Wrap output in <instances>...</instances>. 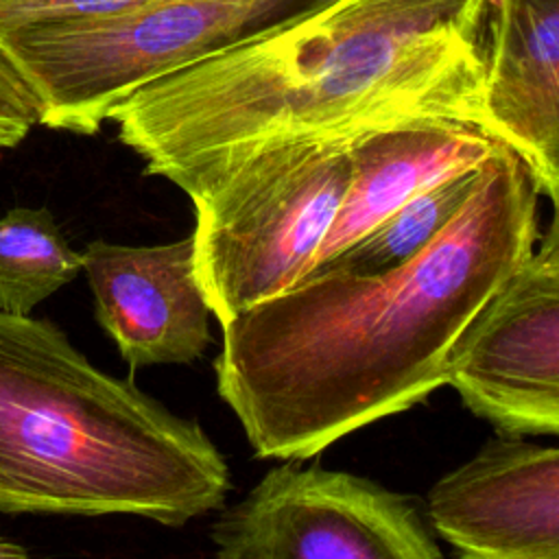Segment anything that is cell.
Segmentation results:
<instances>
[{
	"label": "cell",
	"mask_w": 559,
	"mask_h": 559,
	"mask_svg": "<svg viewBox=\"0 0 559 559\" xmlns=\"http://www.w3.org/2000/svg\"><path fill=\"white\" fill-rule=\"evenodd\" d=\"M487 4L332 0L138 87L107 120L146 175L190 199L238 155L282 138L356 133L415 116L485 127Z\"/></svg>",
	"instance_id": "7a4b0ae2"
},
{
	"label": "cell",
	"mask_w": 559,
	"mask_h": 559,
	"mask_svg": "<svg viewBox=\"0 0 559 559\" xmlns=\"http://www.w3.org/2000/svg\"><path fill=\"white\" fill-rule=\"evenodd\" d=\"M483 164L421 190L356 242L310 266L304 277L319 273L371 275L400 266L408 258L417 255L465 205L480 179Z\"/></svg>",
	"instance_id": "7c38bea8"
},
{
	"label": "cell",
	"mask_w": 559,
	"mask_h": 559,
	"mask_svg": "<svg viewBox=\"0 0 559 559\" xmlns=\"http://www.w3.org/2000/svg\"><path fill=\"white\" fill-rule=\"evenodd\" d=\"M35 124H39L35 98L0 50V148L17 146Z\"/></svg>",
	"instance_id": "9a60e30c"
},
{
	"label": "cell",
	"mask_w": 559,
	"mask_h": 559,
	"mask_svg": "<svg viewBox=\"0 0 559 559\" xmlns=\"http://www.w3.org/2000/svg\"><path fill=\"white\" fill-rule=\"evenodd\" d=\"M428 518L461 557L559 559V448L487 441L437 480Z\"/></svg>",
	"instance_id": "ba28073f"
},
{
	"label": "cell",
	"mask_w": 559,
	"mask_h": 559,
	"mask_svg": "<svg viewBox=\"0 0 559 559\" xmlns=\"http://www.w3.org/2000/svg\"><path fill=\"white\" fill-rule=\"evenodd\" d=\"M83 255L70 247L46 207H13L0 216V310L31 314L76 280Z\"/></svg>",
	"instance_id": "4fadbf2b"
},
{
	"label": "cell",
	"mask_w": 559,
	"mask_h": 559,
	"mask_svg": "<svg viewBox=\"0 0 559 559\" xmlns=\"http://www.w3.org/2000/svg\"><path fill=\"white\" fill-rule=\"evenodd\" d=\"M81 255L96 321L131 369L186 365L207 349L212 308L192 234L164 245L92 240Z\"/></svg>",
	"instance_id": "9c48e42d"
},
{
	"label": "cell",
	"mask_w": 559,
	"mask_h": 559,
	"mask_svg": "<svg viewBox=\"0 0 559 559\" xmlns=\"http://www.w3.org/2000/svg\"><path fill=\"white\" fill-rule=\"evenodd\" d=\"M24 557H28V550L22 544L0 537V559H24Z\"/></svg>",
	"instance_id": "e0dca14e"
},
{
	"label": "cell",
	"mask_w": 559,
	"mask_h": 559,
	"mask_svg": "<svg viewBox=\"0 0 559 559\" xmlns=\"http://www.w3.org/2000/svg\"><path fill=\"white\" fill-rule=\"evenodd\" d=\"M352 135L258 144L192 197L197 275L221 325L314 264L347 192Z\"/></svg>",
	"instance_id": "5b68a950"
},
{
	"label": "cell",
	"mask_w": 559,
	"mask_h": 559,
	"mask_svg": "<svg viewBox=\"0 0 559 559\" xmlns=\"http://www.w3.org/2000/svg\"><path fill=\"white\" fill-rule=\"evenodd\" d=\"M502 144L483 124L450 116H415L356 131L347 192L314 264L356 242L421 190L478 168Z\"/></svg>",
	"instance_id": "8fae6325"
},
{
	"label": "cell",
	"mask_w": 559,
	"mask_h": 559,
	"mask_svg": "<svg viewBox=\"0 0 559 559\" xmlns=\"http://www.w3.org/2000/svg\"><path fill=\"white\" fill-rule=\"evenodd\" d=\"M221 559H435L415 502L369 478L284 463L210 528Z\"/></svg>",
	"instance_id": "8992f818"
},
{
	"label": "cell",
	"mask_w": 559,
	"mask_h": 559,
	"mask_svg": "<svg viewBox=\"0 0 559 559\" xmlns=\"http://www.w3.org/2000/svg\"><path fill=\"white\" fill-rule=\"evenodd\" d=\"M480 114L559 203V0H489Z\"/></svg>",
	"instance_id": "30bf717a"
},
{
	"label": "cell",
	"mask_w": 559,
	"mask_h": 559,
	"mask_svg": "<svg viewBox=\"0 0 559 559\" xmlns=\"http://www.w3.org/2000/svg\"><path fill=\"white\" fill-rule=\"evenodd\" d=\"M448 386L504 435H559V258L533 251L459 345Z\"/></svg>",
	"instance_id": "52a82bcc"
},
{
	"label": "cell",
	"mask_w": 559,
	"mask_h": 559,
	"mask_svg": "<svg viewBox=\"0 0 559 559\" xmlns=\"http://www.w3.org/2000/svg\"><path fill=\"white\" fill-rule=\"evenodd\" d=\"M332 0H157L107 17L0 33L39 124L94 135L138 87Z\"/></svg>",
	"instance_id": "277c9868"
},
{
	"label": "cell",
	"mask_w": 559,
	"mask_h": 559,
	"mask_svg": "<svg viewBox=\"0 0 559 559\" xmlns=\"http://www.w3.org/2000/svg\"><path fill=\"white\" fill-rule=\"evenodd\" d=\"M537 194L502 144L417 255L304 277L225 321L216 389L255 454L304 461L448 384L459 345L533 253Z\"/></svg>",
	"instance_id": "6da1fadb"
},
{
	"label": "cell",
	"mask_w": 559,
	"mask_h": 559,
	"mask_svg": "<svg viewBox=\"0 0 559 559\" xmlns=\"http://www.w3.org/2000/svg\"><path fill=\"white\" fill-rule=\"evenodd\" d=\"M157 0H0V33L122 13Z\"/></svg>",
	"instance_id": "5bb4252c"
},
{
	"label": "cell",
	"mask_w": 559,
	"mask_h": 559,
	"mask_svg": "<svg viewBox=\"0 0 559 559\" xmlns=\"http://www.w3.org/2000/svg\"><path fill=\"white\" fill-rule=\"evenodd\" d=\"M537 251L559 258V203H552V218H550L548 231H546V236L542 238Z\"/></svg>",
	"instance_id": "2e32d148"
},
{
	"label": "cell",
	"mask_w": 559,
	"mask_h": 559,
	"mask_svg": "<svg viewBox=\"0 0 559 559\" xmlns=\"http://www.w3.org/2000/svg\"><path fill=\"white\" fill-rule=\"evenodd\" d=\"M227 489L199 421L96 367L52 321L0 310V513L183 526Z\"/></svg>",
	"instance_id": "3957f363"
}]
</instances>
